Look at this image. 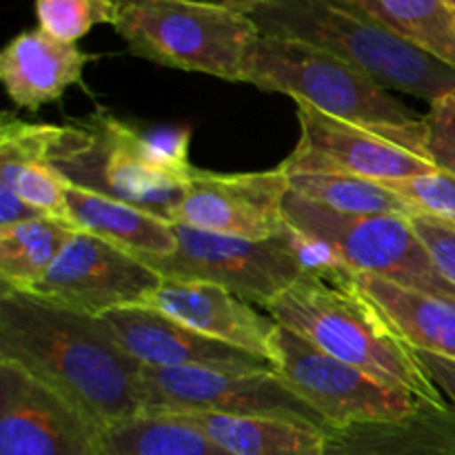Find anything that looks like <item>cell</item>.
<instances>
[{
    "label": "cell",
    "mask_w": 455,
    "mask_h": 455,
    "mask_svg": "<svg viewBox=\"0 0 455 455\" xmlns=\"http://www.w3.org/2000/svg\"><path fill=\"white\" fill-rule=\"evenodd\" d=\"M413 231L418 234L420 243L425 244L427 253L434 260L435 269L443 274L444 280L455 287V225L453 222L435 218L431 213H413L409 218Z\"/></svg>",
    "instance_id": "obj_32"
},
{
    "label": "cell",
    "mask_w": 455,
    "mask_h": 455,
    "mask_svg": "<svg viewBox=\"0 0 455 455\" xmlns=\"http://www.w3.org/2000/svg\"><path fill=\"white\" fill-rule=\"evenodd\" d=\"M262 36H283L324 49L364 71L385 89L431 105L455 89V67L413 47L340 0H258L231 3Z\"/></svg>",
    "instance_id": "obj_3"
},
{
    "label": "cell",
    "mask_w": 455,
    "mask_h": 455,
    "mask_svg": "<svg viewBox=\"0 0 455 455\" xmlns=\"http://www.w3.org/2000/svg\"><path fill=\"white\" fill-rule=\"evenodd\" d=\"M163 275L133 253L76 229L29 293L89 315L142 305ZM25 293V291H22Z\"/></svg>",
    "instance_id": "obj_11"
},
{
    "label": "cell",
    "mask_w": 455,
    "mask_h": 455,
    "mask_svg": "<svg viewBox=\"0 0 455 455\" xmlns=\"http://www.w3.org/2000/svg\"><path fill=\"white\" fill-rule=\"evenodd\" d=\"M67 218L80 231L96 235L138 258L172 256L178 247L173 222L133 204L69 187Z\"/></svg>",
    "instance_id": "obj_21"
},
{
    "label": "cell",
    "mask_w": 455,
    "mask_h": 455,
    "mask_svg": "<svg viewBox=\"0 0 455 455\" xmlns=\"http://www.w3.org/2000/svg\"><path fill=\"white\" fill-rule=\"evenodd\" d=\"M283 240L300 265L302 274L314 275V278L324 280V283L345 289V291L358 289V283H355L358 271L349 265V260L342 256V251L333 243L320 238V235L293 229L291 225L283 234Z\"/></svg>",
    "instance_id": "obj_28"
},
{
    "label": "cell",
    "mask_w": 455,
    "mask_h": 455,
    "mask_svg": "<svg viewBox=\"0 0 455 455\" xmlns=\"http://www.w3.org/2000/svg\"><path fill=\"white\" fill-rule=\"evenodd\" d=\"M243 83L262 92L284 93L333 118L385 133L427 160L422 116L364 71L324 49L260 34L244 65Z\"/></svg>",
    "instance_id": "obj_4"
},
{
    "label": "cell",
    "mask_w": 455,
    "mask_h": 455,
    "mask_svg": "<svg viewBox=\"0 0 455 455\" xmlns=\"http://www.w3.org/2000/svg\"><path fill=\"white\" fill-rule=\"evenodd\" d=\"M284 216L298 231L320 235L342 251L358 274L378 275L403 287L455 298V287L435 269L404 216H349L289 191Z\"/></svg>",
    "instance_id": "obj_7"
},
{
    "label": "cell",
    "mask_w": 455,
    "mask_h": 455,
    "mask_svg": "<svg viewBox=\"0 0 455 455\" xmlns=\"http://www.w3.org/2000/svg\"><path fill=\"white\" fill-rule=\"evenodd\" d=\"M387 189L403 196L416 212L431 213L455 225V176L440 169L409 180L387 182Z\"/></svg>",
    "instance_id": "obj_29"
},
{
    "label": "cell",
    "mask_w": 455,
    "mask_h": 455,
    "mask_svg": "<svg viewBox=\"0 0 455 455\" xmlns=\"http://www.w3.org/2000/svg\"><path fill=\"white\" fill-rule=\"evenodd\" d=\"M418 360H420L422 367L427 369V373L431 376V380L435 382V387L440 389V394L447 398V403L451 404L455 411V363L453 360L440 358V355L425 354V351H416Z\"/></svg>",
    "instance_id": "obj_34"
},
{
    "label": "cell",
    "mask_w": 455,
    "mask_h": 455,
    "mask_svg": "<svg viewBox=\"0 0 455 455\" xmlns=\"http://www.w3.org/2000/svg\"><path fill=\"white\" fill-rule=\"evenodd\" d=\"M132 358L151 369H222V371H267V360L220 340L203 336L187 324L133 305L100 315Z\"/></svg>",
    "instance_id": "obj_15"
},
{
    "label": "cell",
    "mask_w": 455,
    "mask_h": 455,
    "mask_svg": "<svg viewBox=\"0 0 455 455\" xmlns=\"http://www.w3.org/2000/svg\"><path fill=\"white\" fill-rule=\"evenodd\" d=\"M38 27L62 43H76L96 25H114L118 12L105 0H36Z\"/></svg>",
    "instance_id": "obj_27"
},
{
    "label": "cell",
    "mask_w": 455,
    "mask_h": 455,
    "mask_svg": "<svg viewBox=\"0 0 455 455\" xmlns=\"http://www.w3.org/2000/svg\"><path fill=\"white\" fill-rule=\"evenodd\" d=\"M114 29L142 60L243 83L256 22L231 3L218 0H129Z\"/></svg>",
    "instance_id": "obj_5"
},
{
    "label": "cell",
    "mask_w": 455,
    "mask_h": 455,
    "mask_svg": "<svg viewBox=\"0 0 455 455\" xmlns=\"http://www.w3.org/2000/svg\"><path fill=\"white\" fill-rule=\"evenodd\" d=\"M323 455H455V411L425 403L404 420L331 427Z\"/></svg>",
    "instance_id": "obj_19"
},
{
    "label": "cell",
    "mask_w": 455,
    "mask_h": 455,
    "mask_svg": "<svg viewBox=\"0 0 455 455\" xmlns=\"http://www.w3.org/2000/svg\"><path fill=\"white\" fill-rule=\"evenodd\" d=\"M289 191L315 204L349 216H404L418 213L403 196L380 182L336 172L287 173Z\"/></svg>",
    "instance_id": "obj_26"
},
{
    "label": "cell",
    "mask_w": 455,
    "mask_h": 455,
    "mask_svg": "<svg viewBox=\"0 0 455 455\" xmlns=\"http://www.w3.org/2000/svg\"><path fill=\"white\" fill-rule=\"evenodd\" d=\"M289 180L283 167L251 173H213L194 169L173 222L247 240H271L287 231L284 198Z\"/></svg>",
    "instance_id": "obj_13"
},
{
    "label": "cell",
    "mask_w": 455,
    "mask_h": 455,
    "mask_svg": "<svg viewBox=\"0 0 455 455\" xmlns=\"http://www.w3.org/2000/svg\"><path fill=\"white\" fill-rule=\"evenodd\" d=\"M105 3H109V4H111V7H114V9H116V12H118V9H120V7H123V4H124V3H129V0H105Z\"/></svg>",
    "instance_id": "obj_35"
},
{
    "label": "cell",
    "mask_w": 455,
    "mask_h": 455,
    "mask_svg": "<svg viewBox=\"0 0 455 455\" xmlns=\"http://www.w3.org/2000/svg\"><path fill=\"white\" fill-rule=\"evenodd\" d=\"M231 455H323L327 431L280 418L176 413Z\"/></svg>",
    "instance_id": "obj_22"
},
{
    "label": "cell",
    "mask_w": 455,
    "mask_h": 455,
    "mask_svg": "<svg viewBox=\"0 0 455 455\" xmlns=\"http://www.w3.org/2000/svg\"><path fill=\"white\" fill-rule=\"evenodd\" d=\"M189 127H160L142 132V151L151 167L182 180H189L196 169L189 163Z\"/></svg>",
    "instance_id": "obj_31"
},
{
    "label": "cell",
    "mask_w": 455,
    "mask_h": 455,
    "mask_svg": "<svg viewBox=\"0 0 455 455\" xmlns=\"http://www.w3.org/2000/svg\"><path fill=\"white\" fill-rule=\"evenodd\" d=\"M145 413H222V416L280 418L331 429L275 369H151L142 371Z\"/></svg>",
    "instance_id": "obj_9"
},
{
    "label": "cell",
    "mask_w": 455,
    "mask_h": 455,
    "mask_svg": "<svg viewBox=\"0 0 455 455\" xmlns=\"http://www.w3.org/2000/svg\"><path fill=\"white\" fill-rule=\"evenodd\" d=\"M0 360L20 364L100 429L145 413V367L100 315L0 289Z\"/></svg>",
    "instance_id": "obj_1"
},
{
    "label": "cell",
    "mask_w": 455,
    "mask_h": 455,
    "mask_svg": "<svg viewBox=\"0 0 455 455\" xmlns=\"http://www.w3.org/2000/svg\"><path fill=\"white\" fill-rule=\"evenodd\" d=\"M74 234V225L52 216L0 229V287L29 293Z\"/></svg>",
    "instance_id": "obj_25"
},
{
    "label": "cell",
    "mask_w": 455,
    "mask_h": 455,
    "mask_svg": "<svg viewBox=\"0 0 455 455\" xmlns=\"http://www.w3.org/2000/svg\"><path fill=\"white\" fill-rule=\"evenodd\" d=\"M218 3H258V0H218Z\"/></svg>",
    "instance_id": "obj_36"
},
{
    "label": "cell",
    "mask_w": 455,
    "mask_h": 455,
    "mask_svg": "<svg viewBox=\"0 0 455 455\" xmlns=\"http://www.w3.org/2000/svg\"><path fill=\"white\" fill-rule=\"evenodd\" d=\"M178 247L172 256L140 258L163 278L212 283L251 305L269 307L302 278L283 235L247 240L173 222Z\"/></svg>",
    "instance_id": "obj_8"
},
{
    "label": "cell",
    "mask_w": 455,
    "mask_h": 455,
    "mask_svg": "<svg viewBox=\"0 0 455 455\" xmlns=\"http://www.w3.org/2000/svg\"><path fill=\"white\" fill-rule=\"evenodd\" d=\"M52 164L71 187L133 204L169 222L189 182L151 167L142 151L140 129L111 114L60 127Z\"/></svg>",
    "instance_id": "obj_6"
},
{
    "label": "cell",
    "mask_w": 455,
    "mask_h": 455,
    "mask_svg": "<svg viewBox=\"0 0 455 455\" xmlns=\"http://www.w3.org/2000/svg\"><path fill=\"white\" fill-rule=\"evenodd\" d=\"M355 283L413 351L455 363V298L418 291L369 274H358Z\"/></svg>",
    "instance_id": "obj_20"
},
{
    "label": "cell",
    "mask_w": 455,
    "mask_h": 455,
    "mask_svg": "<svg viewBox=\"0 0 455 455\" xmlns=\"http://www.w3.org/2000/svg\"><path fill=\"white\" fill-rule=\"evenodd\" d=\"M44 213L38 212L36 207H31L27 200H22L20 196L13 189H9L7 185L0 182V229H9L13 225H20V222L36 220V218H43Z\"/></svg>",
    "instance_id": "obj_33"
},
{
    "label": "cell",
    "mask_w": 455,
    "mask_h": 455,
    "mask_svg": "<svg viewBox=\"0 0 455 455\" xmlns=\"http://www.w3.org/2000/svg\"><path fill=\"white\" fill-rule=\"evenodd\" d=\"M275 371L329 427L404 420L425 400L382 385L369 373L324 354L298 333L275 329Z\"/></svg>",
    "instance_id": "obj_10"
},
{
    "label": "cell",
    "mask_w": 455,
    "mask_h": 455,
    "mask_svg": "<svg viewBox=\"0 0 455 455\" xmlns=\"http://www.w3.org/2000/svg\"><path fill=\"white\" fill-rule=\"evenodd\" d=\"M425 123V156L435 169L455 176V89L431 102Z\"/></svg>",
    "instance_id": "obj_30"
},
{
    "label": "cell",
    "mask_w": 455,
    "mask_h": 455,
    "mask_svg": "<svg viewBox=\"0 0 455 455\" xmlns=\"http://www.w3.org/2000/svg\"><path fill=\"white\" fill-rule=\"evenodd\" d=\"M100 427L20 364L0 360V455H98Z\"/></svg>",
    "instance_id": "obj_12"
},
{
    "label": "cell",
    "mask_w": 455,
    "mask_h": 455,
    "mask_svg": "<svg viewBox=\"0 0 455 455\" xmlns=\"http://www.w3.org/2000/svg\"><path fill=\"white\" fill-rule=\"evenodd\" d=\"M413 47L455 67V18L447 0H340Z\"/></svg>",
    "instance_id": "obj_24"
},
{
    "label": "cell",
    "mask_w": 455,
    "mask_h": 455,
    "mask_svg": "<svg viewBox=\"0 0 455 455\" xmlns=\"http://www.w3.org/2000/svg\"><path fill=\"white\" fill-rule=\"evenodd\" d=\"M300 140L280 167L293 172H336L367 180L398 182L435 172L434 164L385 133L323 114L298 102Z\"/></svg>",
    "instance_id": "obj_14"
},
{
    "label": "cell",
    "mask_w": 455,
    "mask_h": 455,
    "mask_svg": "<svg viewBox=\"0 0 455 455\" xmlns=\"http://www.w3.org/2000/svg\"><path fill=\"white\" fill-rule=\"evenodd\" d=\"M89 56L76 43H62L47 31L18 34L0 53V78L18 109L36 111L60 100L74 84H83Z\"/></svg>",
    "instance_id": "obj_17"
},
{
    "label": "cell",
    "mask_w": 455,
    "mask_h": 455,
    "mask_svg": "<svg viewBox=\"0 0 455 455\" xmlns=\"http://www.w3.org/2000/svg\"><path fill=\"white\" fill-rule=\"evenodd\" d=\"M98 455H231L176 413H140L102 427Z\"/></svg>",
    "instance_id": "obj_23"
},
{
    "label": "cell",
    "mask_w": 455,
    "mask_h": 455,
    "mask_svg": "<svg viewBox=\"0 0 455 455\" xmlns=\"http://www.w3.org/2000/svg\"><path fill=\"white\" fill-rule=\"evenodd\" d=\"M142 307L160 311L203 336L258 355L275 367L278 323L218 284L163 278Z\"/></svg>",
    "instance_id": "obj_16"
},
{
    "label": "cell",
    "mask_w": 455,
    "mask_h": 455,
    "mask_svg": "<svg viewBox=\"0 0 455 455\" xmlns=\"http://www.w3.org/2000/svg\"><path fill=\"white\" fill-rule=\"evenodd\" d=\"M449 3V7H451V12H453V18H455V0H447Z\"/></svg>",
    "instance_id": "obj_37"
},
{
    "label": "cell",
    "mask_w": 455,
    "mask_h": 455,
    "mask_svg": "<svg viewBox=\"0 0 455 455\" xmlns=\"http://www.w3.org/2000/svg\"><path fill=\"white\" fill-rule=\"evenodd\" d=\"M58 133V124L25 123L4 114L0 124V182L44 216L69 222L67 191L71 185L52 164Z\"/></svg>",
    "instance_id": "obj_18"
},
{
    "label": "cell",
    "mask_w": 455,
    "mask_h": 455,
    "mask_svg": "<svg viewBox=\"0 0 455 455\" xmlns=\"http://www.w3.org/2000/svg\"><path fill=\"white\" fill-rule=\"evenodd\" d=\"M267 314L280 327L391 389L431 404H449L416 351L360 289L345 291L302 274L267 307Z\"/></svg>",
    "instance_id": "obj_2"
}]
</instances>
